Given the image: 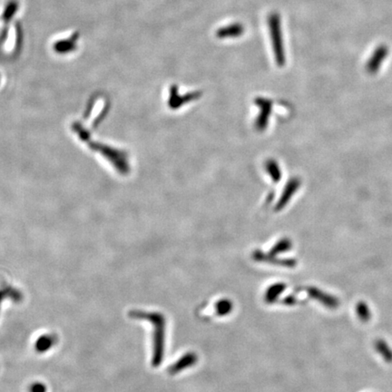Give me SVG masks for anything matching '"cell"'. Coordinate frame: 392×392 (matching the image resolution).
I'll return each instance as SVG.
<instances>
[{
    "mask_svg": "<svg viewBox=\"0 0 392 392\" xmlns=\"http://www.w3.org/2000/svg\"><path fill=\"white\" fill-rule=\"evenodd\" d=\"M129 315L134 319H146L151 321L154 326V334H153V359L152 365L158 366L161 364L163 359V334H164V318L162 314L156 312L148 313L140 310H132Z\"/></svg>",
    "mask_w": 392,
    "mask_h": 392,
    "instance_id": "6da1fadb",
    "label": "cell"
},
{
    "mask_svg": "<svg viewBox=\"0 0 392 392\" xmlns=\"http://www.w3.org/2000/svg\"><path fill=\"white\" fill-rule=\"evenodd\" d=\"M268 26L270 29L275 61L280 66H283L285 64V51L281 28V17L278 13L272 12L270 14L268 17Z\"/></svg>",
    "mask_w": 392,
    "mask_h": 392,
    "instance_id": "7a4b0ae2",
    "label": "cell"
},
{
    "mask_svg": "<svg viewBox=\"0 0 392 392\" xmlns=\"http://www.w3.org/2000/svg\"><path fill=\"white\" fill-rule=\"evenodd\" d=\"M245 33V27L241 23H234L225 27H220L215 35L218 38H236Z\"/></svg>",
    "mask_w": 392,
    "mask_h": 392,
    "instance_id": "3957f363",
    "label": "cell"
},
{
    "mask_svg": "<svg viewBox=\"0 0 392 392\" xmlns=\"http://www.w3.org/2000/svg\"><path fill=\"white\" fill-rule=\"evenodd\" d=\"M309 294H310V296L312 298L319 300L322 304L326 306L328 308H330V309H336V308L339 307L340 301H339V299L336 297L332 296L330 294H325V293L321 292V290L311 288L309 291Z\"/></svg>",
    "mask_w": 392,
    "mask_h": 392,
    "instance_id": "277c9868",
    "label": "cell"
},
{
    "mask_svg": "<svg viewBox=\"0 0 392 392\" xmlns=\"http://www.w3.org/2000/svg\"><path fill=\"white\" fill-rule=\"evenodd\" d=\"M388 52H389V49L386 46H380L378 49H376L375 52L369 63V68L370 70H376L380 66L381 62L386 57Z\"/></svg>",
    "mask_w": 392,
    "mask_h": 392,
    "instance_id": "5b68a950",
    "label": "cell"
},
{
    "mask_svg": "<svg viewBox=\"0 0 392 392\" xmlns=\"http://www.w3.org/2000/svg\"><path fill=\"white\" fill-rule=\"evenodd\" d=\"M55 343H56V337L54 335L47 334L38 339L35 347L36 350H38V352H45L49 350V348H52Z\"/></svg>",
    "mask_w": 392,
    "mask_h": 392,
    "instance_id": "8992f818",
    "label": "cell"
},
{
    "mask_svg": "<svg viewBox=\"0 0 392 392\" xmlns=\"http://www.w3.org/2000/svg\"><path fill=\"white\" fill-rule=\"evenodd\" d=\"M77 38L78 37H77V34H76V35L72 36V38L68 40L65 39V40H61V41L56 42L54 45V50L58 53H62V54L71 52L72 50L76 49V42Z\"/></svg>",
    "mask_w": 392,
    "mask_h": 392,
    "instance_id": "52a82bcc",
    "label": "cell"
},
{
    "mask_svg": "<svg viewBox=\"0 0 392 392\" xmlns=\"http://www.w3.org/2000/svg\"><path fill=\"white\" fill-rule=\"evenodd\" d=\"M374 346H375L376 350L381 354V356L383 358V359L387 362H389V363H392V349L389 346V344L384 340L380 339V340L376 341Z\"/></svg>",
    "mask_w": 392,
    "mask_h": 392,
    "instance_id": "ba28073f",
    "label": "cell"
},
{
    "mask_svg": "<svg viewBox=\"0 0 392 392\" xmlns=\"http://www.w3.org/2000/svg\"><path fill=\"white\" fill-rule=\"evenodd\" d=\"M356 312L362 322H368L371 318V311L368 304L364 301H359L356 306Z\"/></svg>",
    "mask_w": 392,
    "mask_h": 392,
    "instance_id": "9c48e42d",
    "label": "cell"
},
{
    "mask_svg": "<svg viewBox=\"0 0 392 392\" xmlns=\"http://www.w3.org/2000/svg\"><path fill=\"white\" fill-rule=\"evenodd\" d=\"M17 9H18L17 1L16 0H10L5 5L3 15H2V19L5 23H8L12 19V17L14 16V15L16 14Z\"/></svg>",
    "mask_w": 392,
    "mask_h": 392,
    "instance_id": "30bf717a",
    "label": "cell"
},
{
    "mask_svg": "<svg viewBox=\"0 0 392 392\" xmlns=\"http://www.w3.org/2000/svg\"><path fill=\"white\" fill-rule=\"evenodd\" d=\"M29 390H30V392H47V388L40 382L32 384V386L30 387Z\"/></svg>",
    "mask_w": 392,
    "mask_h": 392,
    "instance_id": "8fae6325",
    "label": "cell"
},
{
    "mask_svg": "<svg viewBox=\"0 0 392 392\" xmlns=\"http://www.w3.org/2000/svg\"><path fill=\"white\" fill-rule=\"evenodd\" d=\"M7 294V293H5V292H3V291H0V302L2 301V299H4L5 297V295Z\"/></svg>",
    "mask_w": 392,
    "mask_h": 392,
    "instance_id": "7c38bea8",
    "label": "cell"
}]
</instances>
